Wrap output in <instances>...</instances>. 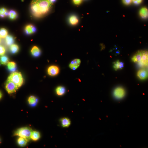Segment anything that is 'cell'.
I'll return each instance as SVG.
<instances>
[{
    "mask_svg": "<svg viewBox=\"0 0 148 148\" xmlns=\"http://www.w3.org/2000/svg\"><path fill=\"white\" fill-rule=\"evenodd\" d=\"M82 0H73L74 4L76 5H79L82 3Z\"/></svg>",
    "mask_w": 148,
    "mask_h": 148,
    "instance_id": "30",
    "label": "cell"
},
{
    "mask_svg": "<svg viewBox=\"0 0 148 148\" xmlns=\"http://www.w3.org/2000/svg\"><path fill=\"white\" fill-rule=\"evenodd\" d=\"M123 3L126 5H128L131 4L132 0H122Z\"/></svg>",
    "mask_w": 148,
    "mask_h": 148,
    "instance_id": "29",
    "label": "cell"
},
{
    "mask_svg": "<svg viewBox=\"0 0 148 148\" xmlns=\"http://www.w3.org/2000/svg\"><path fill=\"white\" fill-rule=\"evenodd\" d=\"M113 68L116 71L119 69H122L124 67V64L122 62L117 60L114 63Z\"/></svg>",
    "mask_w": 148,
    "mask_h": 148,
    "instance_id": "16",
    "label": "cell"
},
{
    "mask_svg": "<svg viewBox=\"0 0 148 148\" xmlns=\"http://www.w3.org/2000/svg\"><path fill=\"white\" fill-rule=\"evenodd\" d=\"M59 71V69L57 66H51L50 67L47 69V73L48 75L51 76H55L57 75Z\"/></svg>",
    "mask_w": 148,
    "mask_h": 148,
    "instance_id": "7",
    "label": "cell"
},
{
    "mask_svg": "<svg viewBox=\"0 0 148 148\" xmlns=\"http://www.w3.org/2000/svg\"><path fill=\"white\" fill-rule=\"evenodd\" d=\"M40 137L39 132L36 131H32L31 136V139L34 141H38Z\"/></svg>",
    "mask_w": 148,
    "mask_h": 148,
    "instance_id": "20",
    "label": "cell"
},
{
    "mask_svg": "<svg viewBox=\"0 0 148 148\" xmlns=\"http://www.w3.org/2000/svg\"><path fill=\"white\" fill-rule=\"evenodd\" d=\"M9 59L7 56L6 55H3L0 57V62L4 65H6L9 62Z\"/></svg>",
    "mask_w": 148,
    "mask_h": 148,
    "instance_id": "26",
    "label": "cell"
},
{
    "mask_svg": "<svg viewBox=\"0 0 148 148\" xmlns=\"http://www.w3.org/2000/svg\"><path fill=\"white\" fill-rule=\"evenodd\" d=\"M52 4L49 0H33L30 7L32 14L37 18H40L49 12Z\"/></svg>",
    "mask_w": 148,
    "mask_h": 148,
    "instance_id": "1",
    "label": "cell"
},
{
    "mask_svg": "<svg viewBox=\"0 0 148 148\" xmlns=\"http://www.w3.org/2000/svg\"><path fill=\"white\" fill-rule=\"evenodd\" d=\"M148 52L145 51H142L141 62L139 63L141 67L147 66L148 65Z\"/></svg>",
    "mask_w": 148,
    "mask_h": 148,
    "instance_id": "6",
    "label": "cell"
},
{
    "mask_svg": "<svg viewBox=\"0 0 148 148\" xmlns=\"http://www.w3.org/2000/svg\"><path fill=\"white\" fill-rule=\"evenodd\" d=\"M8 16L10 19L12 20H14L17 18L18 15L15 11L12 10L9 12Z\"/></svg>",
    "mask_w": 148,
    "mask_h": 148,
    "instance_id": "18",
    "label": "cell"
},
{
    "mask_svg": "<svg viewBox=\"0 0 148 148\" xmlns=\"http://www.w3.org/2000/svg\"><path fill=\"white\" fill-rule=\"evenodd\" d=\"M10 50L11 53L15 54L18 53L19 50V46L15 44H13L11 46Z\"/></svg>",
    "mask_w": 148,
    "mask_h": 148,
    "instance_id": "25",
    "label": "cell"
},
{
    "mask_svg": "<svg viewBox=\"0 0 148 148\" xmlns=\"http://www.w3.org/2000/svg\"><path fill=\"white\" fill-rule=\"evenodd\" d=\"M137 76L141 80H145L147 79L148 77V73L145 69H141L138 72Z\"/></svg>",
    "mask_w": 148,
    "mask_h": 148,
    "instance_id": "10",
    "label": "cell"
},
{
    "mask_svg": "<svg viewBox=\"0 0 148 148\" xmlns=\"http://www.w3.org/2000/svg\"><path fill=\"white\" fill-rule=\"evenodd\" d=\"M31 52L32 55L35 57L39 56L41 53L40 50L36 46H34L32 48Z\"/></svg>",
    "mask_w": 148,
    "mask_h": 148,
    "instance_id": "14",
    "label": "cell"
},
{
    "mask_svg": "<svg viewBox=\"0 0 148 148\" xmlns=\"http://www.w3.org/2000/svg\"><path fill=\"white\" fill-rule=\"evenodd\" d=\"M132 61L134 63H140L142 61V51H139L132 58Z\"/></svg>",
    "mask_w": 148,
    "mask_h": 148,
    "instance_id": "11",
    "label": "cell"
},
{
    "mask_svg": "<svg viewBox=\"0 0 148 148\" xmlns=\"http://www.w3.org/2000/svg\"><path fill=\"white\" fill-rule=\"evenodd\" d=\"M139 14L142 18L146 19L148 15V11L147 9L145 7H143L139 12Z\"/></svg>",
    "mask_w": 148,
    "mask_h": 148,
    "instance_id": "17",
    "label": "cell"
},
{
    "mask_svg": "<svg viewBox=\"0 0 148 148\" xmlns=\"http://www.w3.org/2000/svg\"><path fill=\"white\" fill-rule=\"evenodd\" d=\"M81 61L79 59H75L72 61L69 65V67L73 70H75L79 67L81 64Z\"/></svg>",
    "mask_w": 148,
    "mask_h": 148,
    "instance_id": "9",
    "label": "cell"
},
{
    "mask_svg": "<svg viewBox=\"0 0 148 148\" xmlns=\"http://www.w3.org/2000/svg\"><path fill=\"white\" fill-rule=\"evenodd\" d=\"M5 48L2 46L0 45V56L3 55L5 54Z\"/></svg>",
    "mask_w": 148,
    "mask_h": 148,
    "instance_id": "28",
    "label": "cell"
},
{
    "mask_svg": "<svg viewBox=\"0 0 148 148\" xmlns=\"http://www.w3.org/2000/svg\"><path fill=\"white\" fill-rule=\"evenodd\" d=\"M9 12L6 8L2 7L0 8V17L3 18L8 16Z\"/></svg>",
    "mask_w": 148,
    "mask_h": 148,
    "instance_id": "23",
    "label": "cell"
},
{
    "mask_svg": "<svg viewBox=\"0 0 148 148\" xmlns=\"http://www.w3.org/2000/svg\"><path fill=\"white\" fill-rule=\"evenodd\" d=\"M68 21L70 24L74 26L76 25L79 23V20L76 15H72L69 17Z\"/></svg>",
    "mask_w": 148,
    "mask_h": 148,
    "instance_id": "12",
    "label": "cell"
},
{
    "mask_svg": "<svg viewBox=\"0 0 148 148\" xmlns=\"http://www.w3.org/2000/svg\"><path fill=\"white\" fill-rule=\"evenodd\" d=\"M6 89L9 94L15 93L19 88L13 83L7 81L5 85Z\"/></svg>",
    "mask_w": 148,
    "mask_h": 148,
    "instance_id": "5",
    "label": "cell"
},
{
    "mask_svg": "<svg viewBox=\"0 0 148 148\" xmlns=\"http://www.w3.org/2000/svg\"><path fill=\"white\" fill-rule=\"evenodd\" d=\"M7 67L8 70L10 71L14 72L17 69V65L14 62H9L7 64Z\"/></svg>",
    "mask_w": 148,
    "mask_h": 148,
    "instance_id": "15",
    "label": "cell"
},
{
    "mask_svg": "<svg viewBox=\"0 0 148 148\" xmlns=\"http://www.w3.org/2000/svg\"><path fill=\"white\" fill-rule=\"evenodd\" d=\"M36 27L32 24H29L26 26L24 29L25 32L28 35L34 34L36 32Z\"/></svg>",
    "mask_w": 148,
    "mask_h": 148,
    "instance_id": "8",
    "label": "cell"
},
{
    "mask_svg": "<svg viewBox=\"0 0 148 148\" xmlns=\"http://www.w3.org/2000/svg\"><path fill=\"white\" fill-rule=\"evenodd\" d=\"M0 142H1V139H0Z\"/></svg>",
    "mask_w": 148,
    "mask_h": 148,
    "instance_id": "36",
    "label": "cell"
},
{
    "mask_svg": "<svg viewBox=\"0 0 148 148\" xmlns=\"http://www.w3.org/2000/svg\"><path fill=\"white\" fill-rule=\"evenodd\" d=\"M28 102L30 105H35L38 102V99L36 97L31 96L29 98Z\"/></svg>",
    "mask_w": 148,
    "mask_h": 148,
    "instance_id": "22",
    "label": "cell"
},
{
    "mask_svg": "<svg viewBox=\"0 0 148 148\" xmlns=\"http://www.w3.org/2000/svg\"><path fill=\"white\" fill-rule=\"evenodd\" d=\"M17 142L18 145L21 147H24L25 146L28 142L25 139L21 137L18 138Z\"/></svg>",
    "mask_w": 148,
    "mask_h": 148,
    "instance_id": "24",
    "label": "cell"
},
{
    "mask_svg": "<svg viewBox=\"0 0 148 148\" xmlns=\"http://www.w3.org/2000/svg\"><path fill=\"white\" fill-rule=\"evenodd\" d=\"M56 94L59 96H62L66 92V89L64 87L59 86L56 88Z\"/></svg>",
    "mask_w": 148,
    "mask_h": 148,
    "instance_id": "19",
    "label": "cell"
},
{
    "mask_svg": "<svg viewBox=\"0 0 148 148\" xmlns=\"http://www.w3.org/2000/svg\"><path fill=\"white\" fill-rule=\"evenodd\" d=\"M126 94L125 89L122 87H118L113 91V95L114 98L117 100H120L123 99Z\"/></svg>",
    "mask_w": 148,
    "mask_h": 148,
    "instance_id": "4",
    "label": "cell"
},
{
    "mask_svg": "<svg viewBox=\"0 0 148 148\" xmlns=\"http://www.w3.org/2000/svg\"><path fill=\"white\" fill-rule=\"evenodd\" d=\"M2 94L1 92V91H0V99H1V98H2Z\"/></svg>",
    "mask_w": 148,
    "mask_h": 148,
    "instance_id": "33",
    "label": "cell"
},
{
    "mask_svg": "<svg viewBox=\"0 0 148 148\" xmlns=\"http://www.w3.org/2000/svg\"><path fill=\"white\" fill-rule=\"evenodd\" d=\"M1 62H0V66H1Z\"/></svg>",
    "mask_w": 148,
    "mask_h": 148,
    "instance_id": "35",
    "label": "cell"
},
{
    "mask_svg": "<svg viewBox=\"0 0 148 148\" xmlns=\"http://www.w3.org/2000/svg\"><path fill=\"white\" fill-rule=\"evenodd\" d=\"M143 0H132V2L136 5H138L141 3Z\"/></svg>",
    "mask_w": 148,
    "mask_h": 148,
    "instance_id": "31",
    "label": "cell"
},
{
    "mask_svg": "<svg viewBox=\"0 0 148 148\" xmlns=\"http://www.w3.org/2000/svg\"><path fill=\"white\" fill-rule=\"evenodd\" d=\"M32 131V129L30 128H22L16 130L14 135L23 137L28 142L31 139V136Z\"/></svg>",
    "mask_w": 148,
    "mask_h": 148,
    "instance_id": "2",
    "label": "cell"
},
{
    "mask_svg": "<svg viewBox=\"0 0 148 148\" xmlns=\"http://www.w3.org/2000/svg\"><path fill=\"white\" fill-rule=\"evenodd\" d=\"M8 81H11L19 88L23 83V79L20 72H14L12 73L8 78Z\"/></svg>",
    "mask_w": 148,
    "mask_h": 148,
    "instance_id": "3",
    "label": "cell"
},
{
    "mask_svg": "<svg viewBox=\"0 0 148 148\" xmlns=\"http://www.w3.org/2000/svg\"><path fill=\"white\" fill-rule=\"evenodd\" d=\"M6 42L8 46H11L13 44L15 40L13 37L11 35H7L5 38Z\"/></svg>",
    "mask_w": 148,
    "mask_h": 148,
    "instance_id": "21",
    "label": "cell"
},
{
    "mask_svg": "<svg viewBox=\"0 0 148 148\" xmlns=\"http://www.w3.org/2000/svg\"><path fill=\"white\" fill-rule=\"evenodd\" d=\"M36 1H37V0H36Z\"/></svg>",
    "mask_w": 148,
    "mask_h": 148,
    "instance_id": "37",
    "label": "cell"
},
{
    "mask_svg": "<svg viewBox=\"0 0 148 148\" xmlns=\"http://www.w3.org/2000/svg\"><path fill=\"white\" fill-rule=\"evenodd\" d=\"M60 121L62 126L63 128L68 127L71 124L70 120L66 117H64L61 119Z\"/></svg>",
    "mask_w": 148,
    "mask_h": 148,
    "instance_id": "13",
    "label": "cell"
},
{
    "mask_svg": "<svg viewBox=\"0 0 148 148\" xmlns=\"http://www.w3.org/2000/svg\"><path fill=\"white\" fill-rule=\"evenodd\" d=\"M1 38L0 37V43H1Z\"/></svg>",
    "mask_w": 148,
    "mask_h": 148,
    "instance_id": "34",
    "label": "cell"
},
{
    "mask_svg": "<svg viewBox=\"0 0 148 148\" xmlns=\"http://www.w3.org/2000/svg\"><path fill=\"white\" fill-rule=\"evenodd\" d=\"M49 1L51 3H53L55 2L56 0H49Z\"/></svg>",
    "mask_w": 148,
    "mask_h": 148,
    "instance_id": "32",
    "label": "cell"
},
{
    "mask_svg": "<svg viewBox=\"0 0 148 148\" xmlns=\"http://www.w3.org/2000/svg\"><path fill=\"white\" fill-rule=\"evenodd\" d=\"M7 30L5 28H2L0 29V37L2 38H5L8 35Z\"/></svg>",
    "mask_w": 148,
    "mask_h": 148,
    "instance_id": "27",
    "label": "cell"
}]
</instances>
